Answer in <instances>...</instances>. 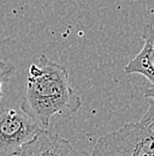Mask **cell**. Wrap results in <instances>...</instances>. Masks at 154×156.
Masks as SVG:
<instances>
[{
    "label": "cell",
    "mask_w": 154,
    "mask_h": 156,
    "mask_svg": "<svg viewBox=\"0 0 154 156\" xmlns=\"http://www.w3.org/2000/svg\"><path fill=\"white\" fill-rule=\"evenodd\" d=\"M79 107L81 98L70 85L68 70L46 55H40L38 64L29 67L20 111L41 129H48L53 115L69 117Z\"/></svg>",
    "instance_id": "1"
},
{
    "label": "cell",
    "mask_w": 154,
    "mask_h": 156,
    "mask_svg": "<svg viewBox=\"0 0 154 156\" xmlns=\"http://www.w3.org/2000/svg\"><path fill=\"white\" fill-rule=\"evenodd\" d=\"M89 156H154V125L146 115L96 140Z\"/></svg>",
    "instance_id": "2"
},
{
    "label": "cell",
    "mask_w": 154,
    "mask_h": 156,
    "mask_svg": "<svg viewBox=\"0 0 154 156\" xmlns=\"http://www.w3.org/2000/svg\"><path fill=\"white\" fill-rule=\"evenodd\" d=\"M41 127L22 111L7 109L0 113V156H17L24 143Z\"/></svg>",
    "instance_id": "3"
},
{
    "label": "cell",
    "mask_w": 154,
    "mask_h": 156,
    "mask_svg": "<svg viewBox=\"0 0 154 156\" xmlns=\"http://www.w3.org/2000/svg\"><path fill=\"white\" fill-rule=\"evenodd\" d=\"M71 143L57 132L40 129L36 135L24 143L17 156H76Z\"/></svg>",
    "instance_id": "4"
},
{
    "label": "cell",
    "mask_w": 154,
    "mask_h": 156,
    "mask_svg": "<svg viewBox=\"0 0 154 156\" xmlns=\"http://www.w3.org/2000/svg\"><path fill=\"white\" fill-rule=\"evenodd\" d=\"M143 40L145 44L142 49L135 55L128 65L124 67L127 75L138 73L142 75L151 82V85L154 84V27L152 24L143 25Z\"/></svg>",
    "instance_id": "5"
},
{
    "label": "cell",
    "mask_w": 154,
    "mask_h": 156,
    "mask_svg": "<svg viewBox=\"0 0 154 156\" xmlns=\"http://www.w3.org/2000/svg\"><path fill=\"white\" fill-rule=\"evenodd\" d=\"M12 72H13V66L0 59V101L2 98V87L9 80Z\"/></svg>",
    "instance_id": "6"
},
{
    "label": "cell",
    "mask_w": 154,
    "mask_h": 156,
    "mask_svg": "<svg viewBox=\"0 0 154 156\" xmlns=\"http://www.w3.org/2000/svg\"><path fill=\"white\" fill-rule=\"evenodd\" d=\"M145 115L151 120V122L154 125V98H149V106L147 112L145 113Z\"/></svg>",
    "instance_id": "7"
},
{
    "label": "cell",
    "mask_w": 154,
    "mask_h": 156,
    "mask_svg": "<svg viewBox=\"0 0 154 156\" xmlns=\"http://www.w3.org/2000/svg\"><path fill=\"white\" fill-rule=\"evenodd\" d=\"M145 96L148 98H154V85H151V87L145 91Z\"/></svg>",
    "instance_id": "8"
},
{
    "label": "cell",
    "mask_w": 154,
    "mask_h": 156,
    "mask_svg": "<svg viewBox=\"0 0 154 156\" xmlns=\"http://www.w3.org/2000/svg\"><path fill=\"white\" fill-rule=\"evenodd\" d=\"M76 156H89L87 153H84V151H77Z\"/></svg>",
    "instance_id": "9"
}]
</instances>
